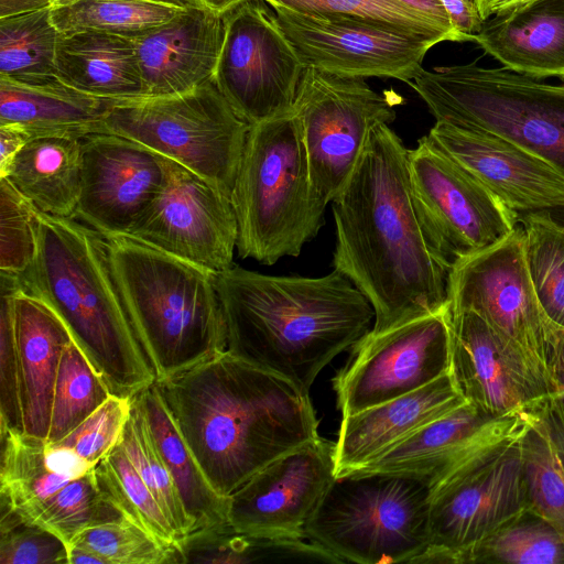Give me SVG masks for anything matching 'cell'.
I'll list each match as a JSON object with an SVG mask.
<instances>
[{
	"label": "cell",
	"mask_w": 564,
	"mask_h": 564,
	"mask_svg": "<svg viewBox=\"0 0 564 564\" xmlns=\"http://www.w3.org/2000/svg\"><path fill=\"white\" fill-rule=\"evenodd\" d=\"M107 240L122 303L156 382L226 351L216 273L128 236Z\"/></svg>",
	"instance_id": "5b68a950"
},
{
	"label": "cell",
	"mask_w": 564,
	"mask_h": 564,
	"mask_svg": "<svg viewBox=\"0 0 564 564\" xmlns=\"http://www.w3.org/2000/svg\"><path fill=\"white\" fill-rule=\"evenodd\" d=\"M554 217H556L560 220H564V209L551 212Z\"/></svg>",
	"instance_id": "6f0895ef"
},
{
	"label": "cell",
	"mask_w": 564,
	"mask_h": 564,
	"mask_svg": "<svg viewBox=\"0 0 564 564\" xmlns=\"http://www.w3.org/2000/svg\"><path fill=\"white\" fill-rule=\"evenodd\" d=\"M23 289L47 303L115 395L155 382L122 303L107 238L76 218L39 210L33 263Z\"/></svg>",
	"instance_id": "277c9868"
},
{
	"label": "cell",
	"mask_w": 564,
	"mask_h": 564,
	"mask_svg": "<svg viewBox=\"0 0 564 564\" xmlns=\"http://www.w3.org/2000/svg\"><path fill=\"white\" fill-rule=\"evenodd\" d=\"M524 414L507 420L433 482L430 541L413 563L460 556L528 509L520 436Z\"/></svg>",
	"instance_id": "9c48e42d"
},
{
	"label": "cell",
	"mask_w": 564,
	"mask_h": 564,
	"mask_svg": "<svg viewBox=\"0 0 564 564\" xmlns=\"http://www.w3.org/2000/svg\"><path fill=\"white\" fill-rule=\"evenodd\" d=\"M520 436L528 509L564 533V469L543 422L530 409Z\"/></svg>",
	"instance_id": "f35d334b"
},
{
	"label": "cell",
	"mask_w": 564,
	"mask_h": 564,
	"mask_svg": "<svg viewBox=\"0 0 564 564\" xmlns=\"http://www.w3.org/2000/svg\"><path fill=\"white\" fill-rule=\"evenodd\" d=\"M484 20L489 17L511 10L518 0H476Z\"/></svg>",
	"instance_id": "db71d44e"
},
{
	"label": "cell",
	"mask_w": 564,
	"mask_h": 564,
	"mask_svg": "<svg viewBox=\"0 0 564 564\" xmlns=\"http://www.w3.org/2000/svg\"><path fill=\"white\" fill-rule=\"evenodd\" d=\"M466 402L449 371L411 393L343 416L335 442L336 476L364 466Z\"/></svg>",
	"instance_id": "603a6c76"
},
{
	"label": "cell",
	"mask_w": 564,
	"mask_h": 564,
	"mask_svg": "<svg viewBox=\"0 0 564 564\" xmlns=\"http://www.w3.org/2000/svg\"><path fill=\"white\" fill-rule=\"evenodd\" d=\"M447 306L451 314L479 315L552 392L557 327L538 301L520 224L498 242L452 263Z\"/></svg>",
	"instance_id": "8fae6325"
},
{
	"label": "cell",
	"mask_w": 564,
	"mask_h": 564,
	"mask_svg": "<svg viewBox=\"0 0 564 564\" xmlns=\"http://www.w3.org/2000/svg\"><path fill=\"white\" fill-rule=\"evenodd\" d=\"M511 416L494 419L466 402L350 471L417 474L430 477L434 482L452 464Z\"/></svg>",
	"instance_id": "4316f807"
},
{
	"label": "cell",
	"mask_w": 564,
	"mask_h": 564,
	"mask_svg": "<svg viewBox=\"0 0 564 564\" xmlns=\"http://www.w3.org/2000/svg\"><path fill=\"white\" fill-rule=\"evenodd\" d=\"M451 365L448 306L382 332L369 330L333 379L338 409L350 415L411 393L449 372Z\"/></svg>",
	"instance_id": "9a60e30c"
},
{
	"label": "cell",
	"mask_w": 564,
	"mask_h": 564,
	"mask_svg": "<svg viewBox=\"0 0 564 564\" xmlns=\"http://www.w3.org/2000/svg\"><path fill=\"white\" fill-rule=\"evenodd\" d=\"M160 1L169 2V3L184 7V8L198 4L195 0H160Z\"/></svg>",
	"instance_id": "9f6ffc18"
},
{
	"label": "cell",
	"mask_w": 564,
	"mask_h": 564,
	"mask_svg": "<svg viewBox=\"0 0 564 564\" xmlns=\"http://www.w3.org/2000/svg\"><path fill=\"white\" fill-rule=\"evenodd\" d=\"M306 66L346 77L394 78L410 84L436 40L380 20L308 14L270 7Z\"/></svg>",
	"instance_id": "2e32d148"
},
{
	"label": "cell",
	"mask_w": 564,
	"mask_h": 564,
	"mask_svg": "<svg viewBox=\"0 0 564 564\" xmlns=\"http://www.w3.org/2000/svg\"><path fill=\"white\" fill-rule=\"evenodd\" d=\"M164 184L126 235L210 272L232 267L238 223L228 196L164 156Z\"/></svg>",
	"instance_id": "e0dca14e"
},
{
	"label": "cell",
	"mask_w": 564,
	"mask_h": 564,
	"mask_svg": "<svg viewBox=\"0 0 564 564\" xmlns=\"http://www.w3.org/2000/svg\"><path fill=\"white\" fill-rule=\"evenodd\" d=\"M12 304L24 435L46 443L58 365L73 337L53 308L22 285Z\"/></svg>",
	"instance_id": "cb8c5ba5"
},
{
	"label": "cell",
	"mask_w": 564,
	"mask_h": 564,
	"mask_svg": "<svg viewBox=\"0 0 564 564\" xmlns=\"http://www.w3.org/2000/svg\"><path fill=\"white\" fill-rule=\"evenodd\" d=\"M82 142V186L74 218L106 238L126 236L164 184V156L112 133H91Z\"/></svg>",
	"instance_id": "d6986e66"
},
{
	"label": "cell",
	"mask_w": 564,
	"mask_h": 564,
	"mask_svg": "<svg viewBox=\"0 0 564 564\" xmlns=\"http://www.w3.org/2000/svg\"><path fill=\"white\" fill-rule=\"evenodd\" d=\"M72 547L89 553L96 564L183 563L178 547L166 545L124 516L85 529L68 551Z\"/></svg>",
	"instance_id": "b9f144b4"
},
{
	"label": "cell",
	"mask_w": 564,
	"mask_h": 564,
	"mask_svg": "<svg viewBox=\"0 0 564 564\" xmlns=\"http://www.w3.org/2000/svg\"><path fill=\"white\" fill-rule=\"evenodd\" d=\"M156 383L206 478L224 497L319 437L308 392L228 351Z\"/></svg>",
	"instance_id": "7a4b0ae2"
},
{
	"label": "cell",
	"mask_w": 564,
	"mask_h": 564,
	"mask_svg": "<svg viewBox=\"0 0 564 564\" xmlns=\"http://www.w3.org/2000/svg\"><path fill=\"white\" fill-rule=\"evenodd\" d=\"M532 1H534V0H518L513 8L524 6V4H527L529 2H532Z\"/></svg>",
	"instance_id": "680465c9"
},
{
	"label": "cell",
	"mask_w": 564,
	"mask_h": 564,
	"mask_svg": "<svg viewBox=\"0 0 564 564\" xmlns=\"http://www.w3.org/2000/svg\"><path fill=\"white\" fill-rule=\"evenodd\" d=\"M426 135L519 215L564 209V173L528 150L445 121Z\"/></svg>",
	"instance_id": "ffe728a7"
},
{
	"label": "cell",
	"mask_w": 564,
	"mask_h": 564,
	"mask_svg": "<svg viewBox=\"0 0 564 564\" xmlns=\"http://www.w3.org/2000/svg\"><path fill=\"white\" fill-rule=\"evenodd\" d=\"M95 475L104 496L122 516L180 549L177 533L120 444L96 465Z\"/></svg>",
	"instance_id": "ab89813d"
},
{
	"label": "cell",
	"mask_w": 564,
	"mask_h": 564,
	"mask_svg": "<svg viewBox=\"0 0 564 564\" xmlns=\"http://www.w3.org/2000/svg\"><path fill=\"white\" fill-rule=\"evenodd\" d=\"M473 42L507 69L564 80V0H534L494 14Z\"/></svg>",
	"instance_id": "d4e9b609"
},
{
	"label": "cell",
	"mask_w": 564,
	"mask_h": 564,
	"mask_svg": "<svg viewBox=\"0 0 564 564\" xmlns=\"http://www.w3.org/2000/svg\"><path fill=\"white\" fill-rule=\"evenodd\" d=\"M409 85L436 121L506 139L564 173V83L474 61L422 69Z\"/></svg>",
	"instance_id": "ba28073f"
},
{
	"label": "cell",
	"mask_w": 564,
	"mask_h": 564,
	"mask_svg": "<svg viewBox=\"0 0 564 564\" xmlns=\"http://www.w3.org/2000/svg\"><path fill=\"white\" fill-rule=\"evenodd\" d=\"M19 286L18 278L1 273L0 432L24 434L12 304L13 291Z\"/></svg>",
	"instance_id": "f6af8a7d"
},
{
	"label": "cell",
	"mask_w": 564,
	"mask_h": 564,
	"mask_svg": "<svg viewBox=\"0 0 564 564\" xmlns=\"http://www.w3.org/2000/svg\"><path fill=\"white\" fill-rule=\"evenodd\" d=\"M410 9H413L429 19L436 22L438 25H441L446 31L453 33L458 42L460 41V37L453 29L449 19L446 14V11L444 10L442 3L440 0H394Z\"/></svg>",
	"instance_id": "816d5d0a"
},
{
	"label": "cell",
	"mask_w": 564,
	"mask_h": 564,
	"mask_svg": "<svg viewBox=\"0 0 564 564\" xmlns=\"http://www.w3.org/2000/svg\"><path fill=\"white\" fill-rule=\"evenodd\" d=\"M0 564H68V547L51 531L1 508Z\"/></svg>",
	"instance_id": "bcb514c9"
},
{
	"label": "cell",
	"mask_w": 564,
	"mask_h": 564,
	"mask_svg": "<svg viewBox=\"0 0 564 564\" xmlns=\"http://www.w3.org/2000/svg\"><path fill=\"white\" fill-rule=\"evenodd\" d=\"M410 192L423 234L447 267L485 249L519 224V214L427 135L408 151Z\"/></svg>",
	"instance_id": "7c38bea8"
},
{
	"label": "cell",
	"mask_w": 564,
	"mask_h": 564,
	"mask_svg": "<svg viewBox=\"0 0 564 564\" xmlns=\"http://www.w3.org/2000/svg\"><path fill=\"white\" fill-rule=\"evenodd\" d=\"M432 489V479L417 474L338 475L305 536L344 563H413L429 545Z\"/></svg>",
	"instance_id": "52a82bcc"
},
{
	"label": "cell",
	"mask_w": 564,
	"mask_h": 564,
	"mask_svg": "<svg viewBox=\"0 0 564 564\" xmlns=\"http://www.w3.org/2000/svg\"><path fill=\"white\" fill-rule=\"evenodd\" d=\"M111 394L75 340L67 343L58 365L46 444L59 442Z\"/></svg>",
	"instance_id": "74e56055"
},
{
	"label": "cell",
	"mask_w": 564,
	"mask_h": 564,
	"mask_svg": "<svg viewBox=\"0 0 564 564\" xmlns=\"http://www.w3.org/2000/svg\"><path fill=\"white\" fill-rule=\"evenodd\" d=\"M82 139H30L4 178L37 210L55 217H75L82 186Z\"/></svg>",
	"instance_id": "f1b7e54d"
},
{
	"label": "cell",
	"mask_w": 564,
	"mask_h": 564,
	"mask_svg": "<svg viewBox=\"0 0 564 564\" xmlns=\"http://www.w3.org/2000/svg\"><path fill=\"white\" fill-rule=\"evenodd\" d=\"M408 151L388 123L376 124L332 200L333 267L372 305L373 333L447 307L451 268L431 249L414 210Z\"/></svg>",
	"instance_id": "6da1fadb"
},
{
	"label": "cell",
	"mask_w": 564,
	"mask_h": 564,
	"mask_svg": "<svg viewBox=\"0 0 564 564\" xmlns=\"http://www.w3.org/2000/svg\"><path fill=\"white\" fill-rule=\"evenodd\" d=\"M305 68L263 0H246L224 14L213 82L250 126L293 111Z\"/></svg>",
	"instance_id": "5bb4252c"
},
{
	"label": "cell",
	"mask_w": 564,
	"mask_h": 564,
	"mask_svg": "<svg viewBox=\"0 0 564 564\" xmlns=\"http://www.w3.org/2000/svg\"><path fill=\"white\" fill-rule=\"evenodd\" d=\"M59 37L51 8L0 19V77L54 76Z\"/></svg>",
	"instance_id": "e575fe53"
},
{
	"label": "cell",
	"mask_w": 564,
	"mask_h": 564,
	"mask_svg": "<svg viewBox=\"0 0 564 564\" xmlns=\"http://www.w3.org/2000/svg\"><path fill=\"white\" fill-rule=\"evenodd\" d=\"M56 77L108 100L147 96L134 37L80 31L61 34Z\"/></svg>",
	"instance_id": "83f0119b"
},
{
	"label": "cell",
	"mask_w": 564,
	"mask_h": 564,
	"mask_svg": "<svg viewBox=\"0 0 564 564\" xmlns=\"http://www.w3.org/2000/svg\"><path fill=\"white\" fill-rule=\"evenodd\" d=\"M308 14H350L388 22L438 43L458 42L456 36L424 14L394 0H263Z\"/></svg>",
	"instance_id": "ee69618b"
},
{
	"label": "cell",
	"mask_w": 564,
	"mask_h": 564,
	"mask_svg": "<svg viewBox=\"0 0 564 564\" xmlns=\"http://www.w3.org/2000/svg\"><path fill=\"white\" fill-rule=\"evenodd\" d=\"M135 397L143 408L160 455L193 523L191 534L229 525L228 497L219 495L206 478L182 436L156 381Z\"/></svg>",
	"instance_id": "f546056e"
},
{
	"label": "cell",
	"mask_w": 564,
	"mask_h": 564,
	"mask_svg": "<svg viewBox=\"0 0 564 564\" xmlns=\"http://www.w3.org/2000/svg\"><path fill=\"white\" fill-rule=\"evenodd\" d=\"M132 398L111 394L70 433L55 443L75 451L95 466L121 441Z\"/></svg>",
	"instance_id": "7dc6e473"
},
{
	"label": "cell",
	"mask_w": 564,
	"mask_h": 564,
	"mask_svg": "<svg viewBox=\"0 0 564 564\" xmlns=\"http://www.w3.org/2000/svg\"><path fill=\"white\" fill-rule=\"evenodd\" d=\"M39 210L4 177L0 178V270L24 276L37 242Z\"/></svg>",
	"instance_id": "7bdbcfd3"
},
{
	"label": "cell",
	"mask_w": 564,
	"mask_h": 564,
	"mask_svg": "<svg viewBox=\"0 0 564 564\" xmlns=\"http://www.w3.org/2000/svg\"><path fill=\"white\" fill-rule=\"evenodd\" d=\"M336 477L335 442L317 437L276 458L228 497L236 532L305 536V527Z\"/></svg>",
	"instance_id": "ac0fdd59"
},
{
	"label": "cell",
	"mask_w": 564,
	"mask_h": 564,
	"mask_svg": "<svg viewBox=\"0 0 564 564\" xmlns=\"http://www.w3.org/2000/svg\"><path fill=\"white\" fill-rule=\"evenodd\" d=\"M180 550L183 563H344L306 538L240 533L230 524L189 534L181 542Z\"/></svg>",
	"instance_id": "4dcf8cb0"
},
{
	"label": "cell",
	"mask_w": 564,
	"mask_h": 564,
	"mask_svg": "<svg viewBox=\"0 0 564 564\" xmlns=\"http://www.w3.org/2000/svg\"><path fill=\"white\" fill-rule=\"evenodd\" d=\"M120 446L147 484L181 542L193 532L175 482L152 435L143 408L134 395Z\"/></svg>",
	"instance_id": "60d3db41"
},
{
	"label": "cell",
	"mask_w": 564,
	"mask_h": 564,
	"mask_svg": "<svg viewBox=\"0 0 564 564\" xmlns=\"http://www.w3.org/2000/svg\"><path fill=\"white\" fill-rule=\"evenodd\" d=\"M108 101L68 86L55 75L30 80L0 77V126H14L30 139H82L102 133Z\"/></svg>",
	"instance_id": "484cf974"
},
{
	"label": "cell",
	"mask_w": 564,
	"mask_h": 564,
	"mask_svg": "<svg viewBox=\"0 0 564 564\" xmlns=\"http://www.w3.org/2000/svg\"><path fill=\"white\" fill-rule=\"evenodd\" d=\"M29 140L21 129L10 124L0 126V177L6 176L13 159Z\"/></svg>",
	"instance_id": "f907efd6"
},
{
	"label": "cell",
	"mask_w": 564,
	"mask_h": 564,
	"mask_svg": "<svg viewBox=\"0 0 564 564\" xmlns=\"http://www.w3.org/2000/svg\"><path fill=\"white\" fill-rule=\"evenodd\" d=\"M1 442V508L22 511L75 480L52 469L44 441L2 432Z\"/></svg>",
	"instance_id": "d6a6232c"
},
{
	"label": "cell",
	"mask_w": 564,
	"mask_h": 564,
	"mask_svg": "<svg viewBox=\"0 0 564 564\" xmlns=\"http://www.w3.org/2000/svg\"><path fill=\"white\" fill-rule=\"evenodd\" d=\"M451 315V372L467 402L501 419L522 414L549 395L545 384L479 315Z\"/></svg>",
	"instance_id": "44dd1931"
},
{
	"label": "cell",
	"mask_w": 564,
	"mask_h": 564,
	"mask_svg": "<svg viewBox=\"0 0 564 564\" xmlns=\"http://www.w3.org/2000/svg\"><path fill=\"white\" fill-rule=\"evenodd\" d=\"M226 351L310 391L318 373L371 328L368 299L337 270L269 275L240 267L216 274Z\"/></svg>",
	"instance_id": "3957f363"
},
{
	"label": "cell",
	"mask_w": 564,
	"mask_h": 564,
	"mask_svg": "<svg viewBox=\"0 0 564 564\" xmlns=\"http://www.w3.org/2000/svg\"><path fill=\"white\" fill-rule=\"evenodd\" d=\"M250 124L208 82L164 96L109 100L102 133L133 140L230 198Z\"/></svg>",
	"instance_id": "30bf717a"
},
{
	"label": "cell",
	"mask_w": 564,
	"mask_h": 564,
	"mask_svg": "<svg viewBox=\"0 0 564 564\" xmlns=\"http://www.w3.org/2000/svg\"><path fill=\"white\" fill-rule=\"evenodd\" d=\"M54 0H0V19L51 8Z\"/></svg>",
	"instance_id": "f5cc1de1"
},
{
	"label": "cell",
	"mask_w": 564,
	"mask_h": 564,
	"mask_svg": "<svg viewBox=\"0 0 564 564\" xmlns=\"http://www.w3.org/2000/svg\"><path fill=\"white\" fill-rule=\"evenodd\" d=\"M519 224L538 301L549 321L564 329V220L542 210L520 214Z\"/></svg>",
	"instance_id": "836d02e7"
},
{
	"label": "cell",
	"mask_w": 564,
	"mask_h": 564,
	"mask_svg": "<svg viewBox=\"0 0 564 564\" xmlns=\"http://www.w3.org/2000/svg\"><path fill=\"white\" fill-rule=\"evenodd\" d=\"M15 513L51 531L67 547L85 529L122 516L104 496L95 468L47 499Z\"/></svg>",
	"instance_id": "8d00e7d4"
},
{
	"label": "cell",
	"mask_w": 564,
	"mask_h": 564,
	"mask_svg": "<svg viewBox=\"0 0 564 564\" xmlns=\"http://www.w3.org/2000/svg\"><path fill=\"white\" fill-rule=\"evenodd\" d=\"M463 563L564 564V533L527 509L466 551Z\"/></svg>",
	"instance_id": "d590c367"
},
{
	"label": "cell",
	"mask_w": 564,
	"mask_h": 564,
	"mask_svg": "<svg viewBox=\"0 0 564 564\" xmlns=\"http://www.w3.org/2000/svg\"><path fill=\"white\" fill-rule=\"evenodd\" d=\"M183 9L160 0H54L51 15L61 34L97 31L137 37Z\"/></svg>",
	"instance_id": "1f68e13d"
},
{
	"label": "cell",
	"mask_w": 564,
	"mask_h": 564,
	"mask_svg": "<svg viewBox=\"0 0 564 564\" xmlns=\"http://www.w3.org/2000/svg\"><path fill=\"white\" fill-rule=\"evenodd\" d=\"M195 1L198 4H202L206 8H209V9L217 11L221 14H225L246 0H195Z\"/></svg>",
	"instance_id": "11a10c76"
},
{
	"label": "cell",
	"mask_w": 564,
	"mask_h": 564,
	"mask_svg": "<svg viewBox=\"0 0 564 564\" xmlns=\"http://www.w3.org/2000/svg\"><path fill=\"white\" fill-rule=\"evenodd\" d=\"M365 79L306 66L297 89L293 111L314 191L326 205L351 176L371 129L395 118L398 101L375 91Z\"/></svg>",
	"instance_id": "4fadbf2b"
},
{
	"label": "cell",
	"mask_w": 564,
	"mask_h": 564,
	"mask_svg": "<svg viewBox=\"0 0 564 564\" xmlns=\"http://www.w3.org/2000/svg\"><path fill=\"white\" fill-rule=\"evenodd\" d=\"M462 42H473L484 19L476 0H440Z\"/></svg>",
	"instance_id": "681fc988"
},
{
	"label": "cell",
	"mask_w": 564,
	"mask_h": 564,
	"mask_svg": "<svg viewBox=\"0 0 564 564\" xmlns=\"http://www.w3.org/2000/svg\"><path fill=\"white\" fill-rule=\"evenodd\" d=\"M230 200L242 259L272 265L318 234L327 205L314 191L294 111L250 126Z\"/></svg>",
	"instance_id": "8992f818"
},
{
	"label": "cell",
	"mask_w": 564,
	"mask_h": 564,
	"mask_svg": "<svg viewBox=\"0 0 564 564\" xmlns=\"http://www.w3.org/2000/svg\"><path fill=\"white\" fill-rule=\"evenodd\" d=\"M224 39V14L195 4L134 37L147 96L184 93L212 82Z\"/></svg>",
	"instance_id": "7402d4cb"
},
{
	"label": "cell",
	"mask_w": 564,
	"mask_h": 564,
	"mask_svg": "<svg viewBox=\"0 0 564 564\" xmlns=\"http://www.w3.org/2000/svg\"><path fill=\"white\" fill-rule=\"evenodd\" d=\"M552 392L531 410L543 422L564 469V329L557 327L552 367Z\"/></svg>",
	"instance_id": "c3c4849f"
}]
</instances>
